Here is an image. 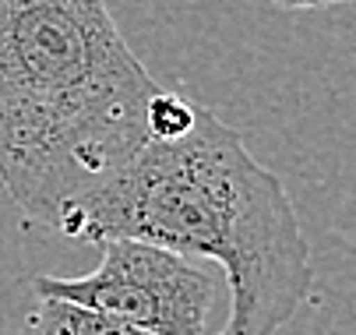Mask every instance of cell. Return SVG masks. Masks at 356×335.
<instances>
[{"instance_id": "1", "label": "cell", "mask_w": 356, "mask_h": 335, "mask_svg": "<svg viewBox=\"0 0 356 335\" xmlns=\"http://www.w3.org/2000/svg\"><path fill=\"white\" fill-rule=\"evenodd\" d=\"M57 233L85 244L127 236L216 261L229 282L219 335H279L314 293L289 190L209 110L177 141H145L110 183L64 212Z\"/></svg>"}, {"instance_id": "2", "label": "cell", "mask_w": 356, "mask_h": 335, "mask_svg": "<svg viewBox=\"0 0 356 335\" xmlns=\"http://www.w3.org/2000/svg\"><path fill=\"white\" fill-rule=\"evenodd\" d=\"M156 92L106 0H0V187L57 229L141 152Z\"/></svg>"}, {"instance_id": "3", "label": "cell", "mask_w": 356, "mask_h": 335, "mask_svg": "<svg viewBox=\"0 0 356 335\" xmlns=\"http://www.w3.org/2000/svg\"><path fill=\"white\" fill-rule=\"evenodd\" d=\"M103 261L85 275H35V297L71 300L113 314L148 335H209L219 275L197 258L145 240H106Z\"/></svg>"}, {"instance_id": "4", "label": "cell", "mask_w": 356, "mask_h": 335, "mask_svg": "<svg viewBox=\"0 0 356 335\" xmlns=\"http://www.w3.org/2000/svg\"><path fill=\"white\" fill-rule=\"evenodd\" d=\"M25 328L29 335H148L113 314L92 311L71 300H54V297H35Z\"/></svg>"}, {"instance_id": "5", "label": "cell", "mask_w": 356, "mask_h": 335, "mask_svg": "<svg viewBox=\"0 0 356 335\" xmlns=\"http://www.w3.org/2000/svg\"><path fill=\"white\" fill-rule=\"evenodd\" d=\"M197 117H201L197 103H191L180 92L159 88L148 99V110H145V134H148V141H177V138L194 131Z\"/></svg>"}, {"instance_id": "6", "label": "cell", "mask_w": 356, "mask_h": 335, "mask_svg": "<svg viewBox=\"0 0 356 335\" xmlns=\"http://www.w3.org/2000/svg\"><path fill=\"white\" fill-rule=\"evenodd\" d=\"M282 11H314V8H328L325 0H272Z\"/></svg>"}, {"instance_id": "7", "label": "cell", "mask_w": 356, "mask_h": 335, "mask_svg": "<svg viewBox=\"0 0 356 335\" xmlns=\"http://www.w3.org/2000/svg\"><path fill=\"white\" fill-rule=\"evenodd\" d=\"M325 4H349V0H325Z\"/></svg>"}]
</instances>
